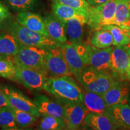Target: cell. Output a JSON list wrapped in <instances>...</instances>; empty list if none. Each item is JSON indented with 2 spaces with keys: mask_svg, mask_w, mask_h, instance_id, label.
<instances>
[{
  "mask_svg": "<svg viewBox=\"0 0 130 130\" xmlns=\"http://www.w3.org/2000/svg\"><path fill=\"white\" fill-rule=\"evenodd\" d=\"M83 103L89 111L95 113L104 114L108 107L102 95L86 90L83 92Z\"/></svg>",
  "mask_w": 130,
  "mask_h": 130,
  "instance_id": "obj_21",
  "label": "cell"
},
{
  "mask_svg": "<svg viewBox=\"0 0 130 130\" xmlns=\"http://www.w3.org/2000/svg\"><path fill=\"white\" fill-rule=\"evenodd\" d=\"M52 2L53 3L51 7L53 14L63 22L79 14H86L85 13L80 12L66 5L60 4L57 1H53Z\"/></svg>",
  "mask_w": 130,
  "mask_h": 130,
  "instance_id": "obj_24",
  "label": "cell"
},
{
  "mask_svg": "<svg viewBox=\"0 0 130 130\" xmlns=\"http://www.w3.org/2000/svg\"><path fill=\"white\" fill-rule=\"evenodd\" d=\"M43 90L58 101L83 103L84 90L70 75L48 77Z\"/></svg>",
  "mask_w": 130,
  "mask_h": 130,
  "instance_id": "obj_1",
  "label": "cell"
},
{
  "mask_svg": "<svg viewBox=\"0 0 130 130\" xmlns=\"http://www.w3.org/2000/svg\"><path fill=\"white\" fill-rule=\"evenodd\" d=\"M64 107L63 118L68 129H77L83 124L84 119L89 111L82 102H60Z\"/></svg>",
  "mask_w": 130,
  "mask_h": 130,
  "instance_id": "obj_10",
  "label": "cell"
},
{
  "mask_svg": "<svg viewBox=\"0 0 130 130\" xmlns=\"http://www.w3.org/2000/svg\"><path fill=\"white\" fill-rule=\"evenodd\" d=\"M47 78L37 70L16 64V81L32 92L43 90Z\"/></svg>",
  "mask_w": 130,
  "mask_h": 130,
  "instance_id": "obj_7",
  "label": "cell"
},
{
  "mask_svg": "<svg viewBox=\"0 0 130 130\" xmlns=\"http://www.w3.org/2000/svg\"><path fill=\"white\" fill-rule=\"evenodd\" d=\"M21 43L9 33L0 35V58H13L17 54Z\"/></svg>",
  "mask_w": 130,
  "mask_h": 130,
  "instance_id": "obj_20",
  "label": "cell"
},
{
  "mask_svg": "<svg viewBox=\"0 0 130 130\" xmlns=\"http://www.w3.org/2000/svg\"><path fill=\"white\" fill-rule=\"evenodd\" d=\"M125 77L127 78L128 80L130 81V68H129V69H128L127 72H126V74L125 75Z\"/></svg>",
  "mask_w": 130,
  "mask_h": 130,
  "instance_id": "obj_37",
  "label": "cell"
},
{
  "mask_svg": "<svg viewBox=\"0 0 130 130\" xmlns=\"http://www.w3.org/2000/svg\"><path fill=\"white\" fill-rule=\"evenodd\" d=\"M48 36L60 44L67 42L64 22L53 14L47 13L43 18Z\"/></svg>",
  "mask_w": 130,
  "mask_h": 130,
  "instance_id": "obj_17",
  "label": "cell"
},
{
  "mask_svg": "<svg viewBox=\"0 0 130 130\" xmlns=\"http://www.w3.org/2000/svg\"><path fill=\"white\" fill-rule=\"evenodd\" d=\"M128 1L129 0H118L113 24L121 25L129 19Z\"/></svg>",
  "mask_w": 130,
  "mask_h": 130,
  "instance_id": "obj_29",
  "label": "cell"
},
{
  "mask_svg": "<svg viewBox=\"0 0 130 130\" xmlns=\"http://www.w3.org/2000/svg\"><path fill=\"white\" fill-rule=\"evenodd\" d=\"M125 48H126V51H127L128 55H129V56L130 57V43H129L128 45L125 46Z\"/></svg>",
  "mask_w": 130,
  "mask_h": 130,
  "instance_id": "obj_36",
  "label": "cell"
},
{
  "mask_svg": "<svg viewBox=\"0 0 130 130\" xmlns=\"http://www.w3.org/2000/svg\"><path fill=\"white\" fill-rule=\"evenodd\" d=\"M8 8L17 13L31 12L38 7L39 0H4Z\"/></svg>",
  "mask_w": 130,
  "mask_h": 130,
  "instance_id": "obj_25",
  "label": "cell"
},
{
  "mask_svg": "<svg viewBox=\"0 0 130 130\" xmlns=\"http://www.w3.org/2000/svg\"><path fill=\"white\" fill-rule=\"evenodd\" d=\"M130 68V57L125 46H113L111 56L110 70L114 74L125 75Z\"/></svg>",
  "mask_w": 130,
  "mask_h": 130,
  "instance_id": "obj_13",
  "label": "cell"
},
{
  "mask_svg": "<svg viewBox=\"0 0 130 130\" xmlns=\"http://www.w3.org/2000/svg\"><path fill=\"white\" fill-rule=\"evenodd\" d=\"M53 1L66 5L80 12L85 13L86 14L90 6L86 2V0H52V1Z\"/></svg>",
  "mask_w": 130,
  "mask_h": 130,
  "instance_id": "obj_31",
  "label": "cell"
},
{
  "mask_svg": "<svg viewBox=\"0 0 130 130\" xmlns=\"http://www.w3.org/2000/svg\"><path fill=\"white\" fill-rule=\"evenodd\" d=\"M7 18L3 22V27L9 34L17 38L21 44L34 46L45 49L58 48L61 44L49 36L43 35L21 25L16 20Z\"/></svg>",
  "mask_w": 130,
  "mask_h": 130,
  "instance_id": "obj_2",
  "label": "cell"
},
{
  "mask_svg": "<svg viewBox=\"0 0 130 130\" xmlns=\"http://www.w3.org/2000/svg\"><path fill=\"white\" fill-rule=\"evenodd\" d=\"M98 48H106L113 45V36L109 30L101 28L94 31L89 42Z\"/></svg>",
  "mask_w": 130,
  "mask_h": 130,
  "instance_id": "obj_22",
  "label": "cell"
},
{
  "mask_svg": "<svg viewBox=\"0 0 130 130\" xmlns=\"http://www.w3.org/2000/svg\"><path fill=\"white\" fill-rule=\"evenodd\" d=\"M128 13H129V18H130V0L128 1Z\"/></svg>",
  "mask_w": 130,
  "mask_h": 130,
  "instance_id": "obj_38",
  "label": "cell"
},
{
  "mask_svg": "<svg viewBox=\"0 0 130 130\" xmlns=\"http://www.w3.org/2000/svg\"><path fill=\"white\" fill-rule=\"evenodd\" d=\"M10 107L7 97L5 95L3 89L0 87V110Z\"/></svg>",
  "mask_w": 130,
  "mask_h": 130,
  "instance_id": "obj_33",
  "label": "cell"
},
{
  "mask_svg": "<svg viewBox=\"0 0 130 130\" xmlns=\"http://www.w3.org/2000/svg\"><path fill=\"white\" fill-rule=\"evenodd\" d=\"M88 66L101 71H111L110 62L113 45L106 48H98L90 43L86 44Z\"/></svg>",
  "mask_w": 130,
  "mask_h": 130,
  "instance_id": "obj_11",
  "label": "cell"
},
{
  "mask_svg": "<svg viewBox=\"0 0 130 130\" xmlns=\"http://www.w3.org/2000/svg\"><path fill=\"white\" fill-rule=\"evenodd\" d=\"M16 20L30 30L48 36L43 18L40 14L31 12L18 13Z\"/></svg>",
  "mask_w": 130,
  "mask_h": 130,
  "instance_id": "obj_18",
  "label": "cell"
},
{
  "mask_svg": "<svg viewBox=\"0 0 130 130\" xmlns=\"http://www.w3.org/2000/svg\"><path fill=\"white\" fill-rule=\"evenodd\" d=\"M33 101L40 115L64 118V107L57 100L54 101L46 96L38 95L34 98Z\"/></svg>",
  "mask_w": 130,
  "mask_h": 130,
  "instance_id": "obj_15",
  "label": "cell"
},
{
  "mask_svg": "<svg viewBox=\"0 0 130 130\" xmlns=\"http://www.w3.org/2000/svg\"><path fill=\"white\" fill-rule=\"evenodd\" d=\"M128 102H129V105H130V96H129V101H128Z\"/></svg>",
  "mask_w": 130,
  "mask_h": 130,
  "instance_id": "obj_39",
  "label": "cell"
},
{
  "mask_svg": "<svg viewBox=\"0 0 130 130\" xmlns=\"http://www.w3.org/2000/svg\"><path fill=\"white\" fill-rule=\"evenodd\" d=\"M130 96V87L126 83L119 80L102 95L107 106L128 103Z\"/></svg>",
  "mask_w": 130,
  "mask_h": 130,
  "instance_id": "obj_12",
  "label": "cell"
},
{
  "mask_svg": "<svg viewBox=\"0 0 130 130\" xmlns=\"http://www.w3.org/2000/svg\"><path fill=\"white\" fill-rule=\"evenodd\" d=\"M0 127L7 130L19 129L14 119L13 108L11 107L0 110Z\"/></svg>",
  "mask_w": 130,
  "mask_h": 130,
  "instance_id": "obj_27",
  "label": "cell"
},
{
  "mask_svg": "<svg viewBox=\"0 0 130 130\" xmlns=\"http://www.w3.org/2000/svg\"><path fill=\"white\" fill-rule=\"evenodd\" d=\"M65 32L68 41L74 43H82L84 28L87 24L86 14H81L64 22Z\"/></svg>",
  "mask_w": 130,
  "mask_h": 130,
  "instance_id": "obj_14",
  "label": "cell"
},
{
  "mask_svg": "<svg viewBox=\"0 0 130 130\" xmlns=\"http://www.w3.org/2000/svg\"><path fill=\"white\" fill-rule=\"evenodd\" d=\"M14 119L18 128H25L33 125L37 121L36 116L28 112L13 108Z\"/></svg>",
  "mask_w": 130,
  "mask_h": 130,
  "instance_id": "obj_28",
  "label": "cell"
},
{
  "mask_svg": "<svg viewBox=\"0 0 130 130\" xmlns=\"http://www.w3.org/2000/svg\"><path fill=\"white\" fill-rule=\"evenodd\" d=\"M47 51V49L21 43L19 51L13 59L15 64L37 70L47 77L45 68Z\"/></svg>",
  "mask_w": 130,
  "mask_h": 130,
  "instance_id": "obj_5",
  "label": "cell"
},
{
  "mask_svg": "<svg viewBox=\"0 0 130 130\" xmlns=\"http://www.w3.org/2000/svg\"><path fill=\"white\" fill-rule=\"evenodd\" d=\"M118 0H108L103 4L90 6L86 13L87 24L93 30L113 24Z\"/></svg>",
  "mask_w": 130,
  "mask_h": 130,
  "instance_id": "obj_6",
  "label": "cell"
},
{
  "mask_svg": "<svg viewBox=\"0 0 130 130\" xmlns=\"http://www.w3.org/2000/svg\"><path fill=\"white\" fill-rule=\"evenodd\" d=\"M10 16L11 13L8 9V7L0 3V24L10 17Z\"/></svg>",
  "mask_w": 130,
  "mask_h": 130,
  "instance_id": "obj_32",
  "label": "cell"
},
{
  "mask_svg": "<svg viewBox=\"0 0 130 130\" xmlns=\"http://www.w3.org/2000/svg\"><path fill=\"white\" fill-rule=\"evenodd\" d=\"M86 90L102 95L119 79L111 71H101L86 67L77 78Z\"/></svg>",
  "mask_w": 130,
  "mask_h": 130,
  "instance_id": "obj_3",
  "label": "cell"
},
{
  "mask_svg": "<svg viewBox=\"0 0 130 130\" xmlns=\"http://www.w3.org/2000/svg\"><path fill=\"white\" fill-rule=\"evenodd\" d=\"M102 28L109 30L113 36V46H126L130 43V30L119 25L111 24Z\"/></svg>",
  "mask_w": 130,
  "mask_h": 130,
  "instance_id": "obj_23",
  "label": "cell"
},
{
  "mask_svg": "<svg viewBox=\"0 0 130 130\" xmlns=\"http://www.w3.org/2000/svg\"><path fill=\"white\" fill-rule=\"evenodd\" d=\"M83 124L95 130H112L118 126L105 114L89 111L84 119Z\"/></svg>",
  "mask_w": 130,
  "mask_h": 130,
  "instance_id": "obj_19",
  "label": "cell"
},
{
  "mask_svg": "<svg viewBox=\"0 0 130 130\" xmlns=\"http://www.w3.org/2000/svg\"><path fill=\"white\" fill-rule=\"evenodd\" d=\"M119 26L123 27V28H127V29H129V30H130V18L128 19L127 21H125V22H123V24H122L121 25Z\"/></svg>",
  "mask_w": 130,
  "mask_h": 130,
  "instance_id": "obj_35",
  "label": "cell"
},
{
  "mask_svg": "<svg viewBox=\"0 0 130 130\" xmlns=\"http://www.w3.org/2000/svg\"><path fill=\"white\" fill-rule=\"evenodd\" d=\"M108 0H86V1L90 6H96L104 3Z\"/></svg>",
  "mask_w": 130,
  "mask_h": 130,
  "instance_id": "obj_34",
  "label": "cell"
},
{
  "mask_svg": "<svg viewBox=\"0 0 130 130\" xmlns=\"http://www.w3.org/2000/svg\"><path fill=\"white\" fill-rule=\"evenodd\" d=\"M1 89L12 108L28 112L37 118L40 116V113L34 101H32L20 91L9 86H4Z\"/></svg>",
  "mask_w": 130,
  "mask_h": 130,
  "instance_id": "obj_9",
  "label": "cell"
},
{
  "mask_svg": "<svg viewBox=\"0 0 130 130\" xmlns=\"http://www.w3.org/2000/svg\"><path fill=\"white\" fill-rule=\"evenodd\" d=\"M60 50L64 56L69 69L77 78L88 66L87 45L82 43H74L67 41L61 44Z\"/></svg>",
  "mask_w": 130,
  "mask_h": 130,
  "instance_id": "obj_4",
  "label": "cell"
},
{
  "mask_svg": "<svg viewBox=\"0 0 130 130\" xmlns=\"http://www.w3.org/2000/svg\"><path fill=\"white\" fill-rule=\"evenodd\" d=\"M66 128L65 122L63 118L49 115H42V118L37 126L40 130H61Z\"/></svg>",
  "mask_w": 130,
  "mask_h": 130,
  "instance_id": "obj_26",
  "label": "cell"
},
{
  "mask_svg": "<svg viewBox=\"0 0 130 130\" xmlns=\"http://www.w3.org/2000/svg\"><path fill=\"white\" fill-rule=\"evenodd\" d=\"M0 77L16 81V64L10 58H0Z\"/></svg>",
  "mask_w": 130,
  "mask_h": 130,
  "instance_id": "obj_30",
  "label": "cell"
},
{
  "mask_svg": "<svg viewBox=\"0 0 130 130\" xmlns=\"http://www.w3.org/2000/svg\"><path fill=\"white\" fill-rule=\"evenodd\" d=\"M45 68L48 77H60L72 75L59 48L48 49L45 57Z\"/></svg>",
  "mask_w": 130,
  "mask_h": 130,
  "instance_id": "obj_8",
  "label": "cell"
},
{
  "mask_svg": "<svg viewBox=\"0 0 130 130\" xmlns=\"http://www.w3.org/2000/svg\"><path fill=\"white\" fill-rule=\"evenodd\" d=\"M104 114L111 119L118 128L130 129V105L128 103L108 107Z\"/></svg>",
  "mask_w": 130,
  "mask_h": 130,
  "instance_id": "obj_16",
  "label": "cell"
}]
</instances>
